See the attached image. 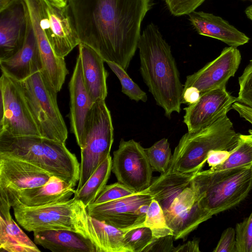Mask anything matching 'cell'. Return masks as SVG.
I'll use <instances>...</instances> for the list:
<instances>
[{
  "mask_svg": "<svg viewBox=\"0 0 252 252\" xmlns=\"http://www.w3.org/2000/svg\"><path fill=\"white\" fill-rule=\"evenodd\" d=\"M154 0H68L81 43L126 71Z\"/></svg>",
  "mask_w": 252,
  "mask_h": 252,
  "instance_id": "1",
  "label": "cell"
},
{
  "mask_svg": "<svg viewBox=\"0 0 252 252\" xmlns=\"http://www.w3.org/2000/svg\"><path fill=\"white\" fill-rule=\"evenodd\" d=\"M138 49L143 81L157 104L170 119L173 112H181L184 89L171 47L158 27L151 23L141 34Z\"/></svg>",
  "mask_w": 252,
  "mask_h": 252,
  "instance_id": "2",
  "label": "cell"
},
{
  "mask_svg": "<svg viewBox=\"0 0 252 252\" xmlns=\"http://www.w3.org/2000/svg\"><path fill=\"white\" fill-rule=\"evenodd\" d=\"M0 154L29 162L73 187L79 182L80 163L64 143L41 136L0 133Z\"/></svg>",
  "mask_w": 252,
  "mask_h": 252,
  "instance_id": "3",
  "label": "cell"
},
{
  "mask_svg": "<svg viewBox=\"0 0 252 252\" xmlns=\"http://www.w3.org/2000/svg\"><path fill=\"white\" fill-rule=\"evenodd\" d=\"M239 135L227 114L197 131H188L175 147L165 172L196 173L204 166L210 151L232 150L238 144Z\"/></svg>",
  "mask_w": 252,
  "mask_h": 252,
  "instance_id": "4",
  "label": "cell"
},
{
  "mask_svg": "<svg viewBox=\"0 0 252 252\" xmlns=\"http://www.w3.org/2000/svg\"><path fill=\"white\" fill-rule=\"evenodd\" d=\"M213 216L240 203L252 189V165L221 170H201L190 186Z\"/></svg>",
  "mask_w": 252,
  "mask_h": 252,
  "instance_id": "5",
  "label": "cell"
},
{
  "mask_svg": "<svg viewBox=\"0 0 252 252\" xmlns=\"http://www.w3.org/2000/svg\"><path fill=\"white\" fill-rule=\"evenodd\" d=\"M13 208L17 222L28 231L65 229L90 239L87 207L74 197L43 206Z\"/></svg>",
  "mask_w": 252,
  "mask_h": 252,
  "instance_id": "6",
  "label": "cell"
},
{
  "mask_svg": "<svg viewBox=\"0 0 252 252\" xmlns=\"http://www.w3.org/2000/svg\"><path fill=\"white\" fill-rule=\"evenodd\" d=\"M19 83L41 136L65 143L68 131L58 105V93L42 71Z\"/></svg>",
  "mask_w": 252,
  "mask_h": 252,
  "instance_id": "7",
  "label": "cell"
},
{
  "mask_svg": "<svg viewBox=\"0 0 252 252\" xmlns=\"http://www.w3.org/2000/svg\"><path fill=\"white\" fill-rule=\"evenodd\" d=\"M113 141L114 128L110 111L105 100L96 101L93 103L85 123L76 190L83 186L97 167L110 156Z\"/></svg>",
  "mask_w": 252,
  "mask_h": 252,
  "instance_id": "8",
  "label": "cell"
},
{
  "mask_svg": "<svg viewBox=\"0 0 252 252\" xmlns=\"http://www.w3.org/2000/svg\"><path fill=\"white\" fill-rule=\"evenodd\" d=\"M0 91V133L42 137L19 82L2 73Z\"/></svg>",
  "mask_w": 252,
  "mask_h": 252,
  "instance_id": "9",
  "label": "cell"
},
{
  "mask_svg": "<svg viewBox=\"0 0 252 252\" xmlns=\"http://www.w3.org/2000/svg\"><path fill=\"white\" fill-rule=\"evenodd\" d=\"M41 27L56 55L64 58L80 43L69 4L60 6L50 0H38Z\"/></svg>",
  "mask_w": 252,
  "mask_h": 252,
  "instance_id": "10",
  "label": "cell"
},
{
  "mask_svg": "<svg viewBox=\"0 0 252 252\" xmlns=\"http://www.w3.org/2000/svg\"><path fill=\"white\" fill-rule=\"evenodd\" d=\"M112 171L118 182L136 192L148 189L152 182L153 170L145 148L133 139H121L113 152Z\"/></svg>",
  "mask_w": 252,
  "mask_h": 252,
  "instance_id": "11",
  "label": "cell"
},
{
  "mask_svg": "<svg viewBox=\"0 0 252 252\" xmlns=\"http://www.w3.org/2000/svg\"><path fill=\"white\" fill-rule=\"evenodd\" d=\"M52 176L25 160L0 154V204L8 205L17 192L42 186Z\"/></svg>",
  "mask_w": 252,
  "mask_h": 252,
  "instance_id": "12",
  "label": "cell"
},
{
  "mask_svg": "<svg viewBox=\"0 0 252 252\" xmlns=\"http://www.w3.org/2000/svg\"><path fill=\"white\" fill-rule=\"evenodd\" d=\"M163 213L175 240L185 239L201 223L213 216L201 205L190 186L183 190Z\"/></svg>",
  "mask_w": 252,
  "mask_h": 252,
  "instance_id": "13",
  "label": "cell"
},
{
  "mask_svg": "<svg viewBox=\"0 0 252 252\" xmlns=\"http://www.w3.org/2000/svg\"><path fill=\"white\" fill-rule=\"evenodd\" d=\"M237 98L232 96L222 86L201 93L198 100L184 110L183 122L188 131H197L212 124L227 112Z\"/></svg>",
  "mask_w": 252,
  "mask_h": 252,
  "instance_id": "14",
  "label": "cell"
},
{
  "mask_svg": "<svg viewBox=\"0 0 252 252\" xmlns=\"http://www.w3.org/2000/svg\"><path fill=\"white\" fill-rule=\"evenodd\" d=\"M148 188L132 195L87 207L90 217L124 230L136 228L138 217L136 210L141 205L151 203L153 200Z\"/></svg>",
  "mask_w": 252,
  "mask_h": 252,
  "instance_id": "15",
  "label": "cell"
},
{
  "mask_svg": "<svg viewBox=\"0 0 252 252\" xmlns=\"http://www.w3.org/2000/svg\"><path fill=\"white\" fill-rule=\"evenodd\" d=\"M241 61V55L236 47H225L215 60L187 76L184 89L192 86L202 93L226 86L230 78L234 76Z\"/></svg>",
  "mask_w": 252,
  "mask_h": 252,
  "instance_id": "16",
  "label": "cell"
},
{
  "mask_svg": "<svg viewBox=\"0 0 252 252\" xmlns=\"http://www.w3.org/2000/svg\"><path fill=\"white\" fill-rule=\"evenodd\" d=\"M28 19V8L24 0H19L0 12V60L11 57L23 47Z\"/></svg>",
  "mask_w": 252,
  "mask_h": 252,
  "instance_id": "17",
  "label": "cell"
},
{
  "mask_svg": "<svg viewBox=\"0 0 252 252\" xmlns=\"http://www.w3.org/2000/svg\"><path fill=\"white\" fill-rule=\"evenodd\" d=\"M0 66L2 73L19 82L42 70L39 50L29 14L23 47L11 57L0 60Z\"/></svg>",
  "mask_w": 252,
  "mask_h": 252,
  "instance_id": "18",
  "label": "cell"
},
{
  "mask_svg": "<svg viewBox=\"0 0 252 252\" xmlns=\"http://www.w3.org/2000/svg\"><path fill=\"white\" fill-rule=\"evenodd\" d=\"M29 16L38 44L42 64L41 70L58 93L68 74L64 58L57 56L53 50L40 23L38 9L36 4L28 7Z\"/></svg>",
  "mask_w": 252,
  "mask_h": 252,
  "instance_id": "19",
  "label": "cell"
},
{
  "mask_svg": "<svg viewBox=\"0 0 252 252\" xmlns=\"http://www.w3.org/2000/svg\"><path fill=\"white\" fill-rule=\"evenodd\" d=\"M70 95V130L81 148L83 145L86 121L93 103L85 86L81 58L78 55L68 84Z\"/></svg>",
  "mask_w": 252,
  "mask_h": 252,
  "instance_id": "20",
  "label": "cell"
},
{
  "mask_svg": "<svg viewBox=\"0 0 252 252\" xmlns=\"http://www.w3.org/2000/svg\"><path fill=\"white\" fill-rule=\"evenodd\" d=\"M74 187L64 180L52 176L43 185L21 190L14 195L7 202L15 206L34 207L45 206L70 199L74 194Z\"/></svg>",
  "mask_w": 252,
  "mask_h": 252,
  "instance_id": "21",
  "label": "cell"
},
{
  "mask_svg": "<svg viewBox=\"0 0 252 252\" xmlns=\"http://www.w3.org/2000/svg\"><path fill=\"white\" fill-rule=\"evenodd\" d=\"M189 20L200 35L220 40L229 46L237 47L249 42L250 38L221 17L203 11H194Z\"/></svg>",
  "mask_w": 252,
  "mask_h": 252,
  "instance_id": "22",
  "label": "cell"
},
{
  "mask_svg": "<svg viewBox=\"0 0 252 252\" xmlns=\"http://www.w3.org/2000/svg\"><path fill=\"white\" fill-rule=\"evenodd\" d=\"M79 55L85 86L93 102L105 100L107 95L106 80L108 72L104 61L99 54L88 45L80 42Z\"/></svg>",
  "mask_w": 252,
  "mask_h": 252,
  "instance_id": "23",
  "label": "cell"
},
{
  "mask_svg": "<svg viewBox=\"0 0 252 252\" xmlns=\"http://www.w3.org/2000/svg\"><path fill=\"white\" fill-rule=\"evenodd\" d=\"M33 240L36 244L53 252H96L91 240L68 230L34 231Z\"/></svg>",
  "mask_w": 252,
  "mask_h": 252,
  "instance_id": "24",
  "label": "cell"
},
{
  "mask_svg": "<svg viewBox=\"0 0 252 252\" xmlns=\"http://www.w3.org/2000/svg\"><path fill=\"white\" fill-rule=\"evenodd\" d=\"M196 173H161L152 181L148 189L153 199L156 200L163 212L170 207L175 198L190 186Z\"/></svg>",
  "mask_w": 252,
  "mask_h": 252,
  "instance_id": "25",
  "label": "cell"
},
{
  "mask_svg": "<svg viewBox=\"0 0 252 252\" xmlns=\"http://www.w3.org/2000/svg\"><path fill=\"white\" fill-rule=\"evenodd\" d=\"M0 250L8 252H40L13 220L10 209L6 208H0Z\"/></svg>",
  "mask_w": 252,
  "mask_h": 252,
  "instance_id": "26",
  "label": "cell"
},
{
  "mask_svg": "<svg viewBox=\"0 0 252 252\" xmlns=\"http://www.w3.org/2000/svg\"><path fill=\"white\" fill-rule=\"evenodd\" d=\"M88 231L96 252H127L124 243L126 230L89 216Z\"/></svg>",
  "mask_w": 252,
  "mask_h": 252,
  "instance_id": "27",
  "label": "cell"
},
{
  "mask_svg": "<svg viewBox=\"0 0 252 252\" xmlns=\"http://www.w3.org/2000/svg\"><path fill=\"white\" fill-rule=\"evenodd\" d=\"M112 158H107L96 169L83 186L75 190L74 197L86 207L91 205L106 185L112 171Z\"/></svg>",
  "mask_w": 252,
  "mask_h": 252,
  "instance_id": "28",
  "label": "cell"
},
{
  "mask_svg": "<svg viewBox=\"0 0 252 252\" xmlns=\"http://www.w3.org/2000/svg\"><path fill=\"white\" fill-rule=\"evenodd\" d=\"M251 165H252V137L250 134H240L238 144L227 160L222 164L210 169L221 170Z\"/></svg>",
  "mask_w": 252,
  "mask_h": 252,
  "instance_id": "29",
  "label": "cell"
},
{
  "mask_svg": "<svg viewBox=\"0 0 252 252\" xmlns=\"http://www.w3.org/2000/svg\"><path fill=\"white\" fill-rule=\"evenodd\" d=\"M141 226L149 227L154 238L173 236V232L167 225L162 208L155 199L151 202L145 220L139 227Z\"/></svg>",
  "mask_w": 252,
  "mask_h": 252,
  "instance_id": "30",
  "label": "cell"
},
{
  "mask_svg": "<svg viewBox=\"0 0 252 252\" xmlns=\"http://www.w3.org/2000/svg\"><path fill=\"white\" fill-rule=\"evenodd\" d=\"M145 151L153 171L161 174L168 169L172 155L167 139L162 138L150 147L145 148Z\"/></svg>",
  "mask_w": 252,
  "mask_h": 252,
  "instance_id": "31",
  "label": "cell"
},
{
  "mask_svg": "<svg viewBox=\"0 0 252 252\" xmlns=\"http://www.w3.org/2000/svg\"><path fill=\"white\" fill-rule=\"evenodd\" d=\"M106 63L118 78L122 86V92L123 94L130 99L137 102L147 101L148 97L146 93L134 82L125 69L115 63L111 62Z\"/></svg>",
  "mask_w": 252,
  "mask_h": 252,
  "instance_id": "32",
  "label": "cell"
},
{
  "mask_svg": "<svg viewBox=\"0 0 252 252\" xmlns=\"http://www.w3.org/2000/svg\"><path fill=\"white\" fill-rule=\"evenodd\" d=\"M153 238L152 231L148 227L129 229L124 233V246L127 252H142Z\"/></svg>",
  "mask_w": 252,
  "mask_h": 252,
  "instance_id": "33",
  "label": "cell"
},
{
  "mask_svg": "<svg viewBox=\"0 0 252 252\" xmlns=\"http://www.w3.org/2000/svg\"><path fill=\"white\" fill-rule=\"evenodd\" d=\"M234 229L237 252H252V211Z\"/></svg>",
  "mask_w": 252,
  "mask_h": 252,
  "instance_id": "34",
  "label": "cell"
},
{
  "mask_svg": "<svg viewBox=\"0 0 252 252\" xmlns=\"http://www.w3.org/2000/svg\"><path fill=\"white\" fill-rule=\"evenodd\" d=\"M136 192H137L118 182L106 185L91 205H97L112 201Z\"/></svg>",
  "mask_w": 252,
  "mask_h": 252,
  "instance_id": "35",
  "label": "cell"
},
{
  "mask_svg": "<svg viewBox=\"0 0 252 252\" xmlns=\"http://www.w3.org/2000/svg\"><path fill=\"white\" fill-rule=\"evenodd\" d=\"M237 101L252 108V60L239 77Z\"/></svg>",
  "mask_w": 252,
  "mask_h": 252,
  "instance_id": "36",
  "label": "cell"
},
{
  "mask_svg": "<svg viewBox=\"0 0 252 252\" xmlns=\"http://www.w3.org/2000/svg\"><path fill=\"white\" fill-rule=\"evenodd\" d=\"M205 0H165L170 13L175 16L189 15L195 11Z\"/></svg>",
  "mask_w": 252,
  "mask_h": 252,
  "instance_id": "37",
  "label": "cell"
},
{
  "mask_svg": "<svg viewBox=\"0 0 252 252\" xmlns=\"http://www.w3.org/2000/svg\"><path fill=\"white\" fill-rule=\"evenodd\" d=\"M214 252H237L235 231L229 227L222 232Z\"/></svg>",
  "mask_w": 252,
  "mask_h": 252,
  "instance_id": "38",
  "label": "cell"
},
{
  "mask_svg": "<svg viewBox=\"0 0 252 252\" xmlns=\"http://www.w3.org/2000/svg\"><path fill=\"white\" fill-rule=\"evenodd\" d=\"M173 235L153 237L142 252H174L175 247L173 245Z\"/></svg>",
  "mask_w": 252,
  "mask_h": 252,
  "instance_id": "39",
  "label": "cell"
},
{
  "mask_svg": "<svg viewBox=\"0 0 252 252\" xmlns=\"http://www.w3.org/2000/svg\"><path fill=\"white\" fill-rule=\"evenodd\" d=\"M232 150L231 151L212 150L209 152L207 155L206 162L210 167H214L222 164L230 156Z\"/></svg>",
  "mask_w": 252,
  "mask_h": 252,
  "instance_id": "40",
  "label": "cell"
},
{
  "mask_svg": "<svg viewBox=\"0 0 252 252\" xmlns=\"http://www.w3.org/2000/svg\"><path fill=\"white\" fill-rule=\"evenodd\" d=\"M201 95L200 91L194 87H189L183 89L181 103L192 104L197 102Z\"/></svg>",
  "mask_w": 252,
  "mask_h": 252,
  "instance_id": "41",
  "label": "cell"
},
{
  "mask_svg": "<svg viewBox=\"0 0 252 252\" xmlns=\"http://www.w3.org/2000/svg\"><path fill=\"white\" fill-rule=\"evenodd\" d=\"M232 108L235 110L239 116L252 125V108L238 101L232 105Z\"/></svg>",
  "mask_w": 252,
  "mask_h": 252,
  "instance_id": "42",
  "label": "cell"
},
{
  "mask_svg": "<svg viewBox=\"0 0 252 252\" xmlns=\"http://www.w3.org/2000/svg\"><path fill=\"white\" fill-rule=\"evenodd\" d=\"M199 243L198 239L189 241L183 245L176 247L174 252H200Z\"/></svg>",
  "mask_w": 252,
  "mask_h": 252,
  "instance_id": "43",
  "label": "cell"
},
{
  "mask_svg": "<svg viewBox=\"0 0 252 252\" xmlns=\"http://www.w3.org/2000/svg\"><path fill=\"white\" fill-rule=\"evenodd\" d=\"M18 0H0V12L7 9Z\"/></svg>",
  "mask_w": 252,
  "mask_h": 252,
  "instance_id": "44",
  "label": "cell"
},
{
  "mask_svg": "<svg viewBox=\"0 0 252 252\" xmlns=\"http://www.w3.org/2000/svg\"><path fill=\"white\" fill-rule=\"evenodd\" d=\"M60 6H65L68 4V0H50Z\"/></svg>",
  "mask_w": 252,
  "mask_h": 252,
  "instance_id": "45",
  "label": "cell"
},
{
  "mask_svg": "<svg viewBox=\"0 0 252 252\" xmlns=\"http://www.w3.org/2000/svg\"><path fill=\"white\" fill-rule=\"evenodd\" d=\"M245 13L247 17L252 21V5L247 7L245 10Z\"/></svg>",
  "mask_w": 252,
  "mask_h": 252,
  "instance_id": "46",
  "label": "cell"
},
{
  "mask_svg": "<svg viewBox=\"0 0 252 252\" xmlns=\"http://www.w3.org/2000/svg\"><path fill=\"white\" fill-rule=\"evenodd\" d=\"M249 134L252 137V128L249 130Z\"/></svg>",
  "mask_w": 252,
  "mask_h": 252,
  "instance_id": "47",
  "label": "cell"
},
{
  "mask_svg": "<svg viewBox=\"0 0 252 252\" xmlns=\"http://www.w3.org/2000/svg\"><path fill=\"white\" fill-rule=\"evenodd\" d=\"M243 0V1H251L252 3V0Z\"/></svg>",
  "mask_w": 252,
  "mask_h": 252,
  "instance_id": "48",
  "label": "cell"
}]
</instances>
